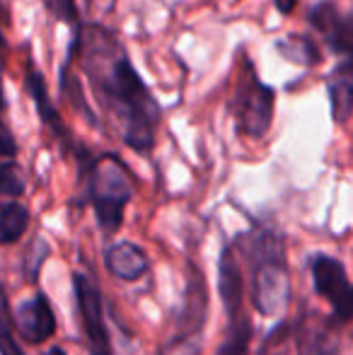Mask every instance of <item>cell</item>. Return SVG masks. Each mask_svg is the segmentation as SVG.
Here are the masks:
<instances>
[{"label":"cell","mask_w":353,"mask_h":355,"mask_svg":"<svg viewBox=\"0 0 353 355\" xmlns=\"http://www.w3.org/2000/svg\"><path fill=\"white\" fill-rule=\"evenodd\" d=\"M85 73L104 123L133 153L150 155L160 126V104L128 58L123 44L99 24H80L68 49Z\"/></svg>","instance_id":"cell-1"},{"label":"cell","mask_w":353,"mask_h":355,"mask_svg":"<svg viewBox=\"0 0 353 355\" xmlns=\"http://www.w3.org/2000/svg\"><path fill=\"white\" fill-rule=\"evenodd\" d=\"M250 268V300L261 317H283L293 300L286 237L276 227L255 225L242 249Z\"/></svg>","instance_id":"cell-2"},{"label":"cell","mask_w":353,"mask_h":355,"mask_svg":"<svg viewBox=\"0 0 353 355\" xmlns=\"http://www.w3.org/2000/svg\"><path fill=\"white\" fill-rule=\"evenodd\" d=\"M136 193V182L128 167L107 153L85 162V201L92 206L104 237H114L123 225V213Z\"/></svg>","instance_id":"cell-3"},{"label":"cell","mask_w":353,"mask_h":355,"mask_svg":"<svg viewBox=\"0 0 353 355\" xmlns=\"http://www.w3.org/2000/svg\"><path fill=\"white\" fill-rule=\"evenodd\" d=\"M218 293L225 309L227 327L221 346L216 348V355H247L255 336V322L245 309V278L230 244L223 247L218 259Z\"/></svg>","instance_id":"cell-4"},{"label":"cell","mask_w":353,"mask_h":355,"mask_svg":"<svg viewBox=\"0 0 353 355\" xmlns=\"http://www.w3.org/2000/svg\"><path fill=\"white\" fill-rule=\"evenodd\" d=\"M208 322V285L201 266L187 263V285H184L182 307L172 336L157 348V355H201L203 329Z\"/></svg>","instance_id":"cell-5"},{"label":"cell","mask_w":353,"mask_h":355,"mask_svg":"<svg viewBox=\"0 0 353 355\" xmlns=\"http://www.w3.org/2000/svg\"><path fill=\"white\" fill-rule=\"evenodd\" d=\"M242 71H237V85L232 92V114H235L237 131L247 138H264L273 123L276 92L259 80L250 58L242 56Z\"/></svg>","instance_id":"cell-6"},{"label":"cell","mask_w":353,"mask_h":355,"mask_svg":"<svg viewBox=\"0 0 353 355\" xmlns=\"http://www.w3.org/2000/svg\"><path fill=\"white\" fill-rule=\"evenodd\" d=\"M310 276L315 293L329 304L334 324L346 327L353 317V285L346 266L336 257L317 252L310 257Z\"/></svg>","instance_id":"cell-7"},{"label":"cell","mask_w":353,"mask_h":355,"mask_svg":"<svg viewBox=\"0 0 353 355\" xmlns=\"http://www.w3.org/2000/svg\"><path fill=\"white\" fill-rule=\"evenodd\" d=\"M73 293H76L78 317L85 331V341L89 355H114L112 336H109L107 322H104V300L97 283L89 273L76 271L73 273Z\"/></svg>","instance_id":"cell-8"},{"label":"cell","mask_w":353,"mask_h":355,"mask_svg":"<svg viewBox=\"0 0 353 355\" xmlns=\"http://www.w3.org/2000/svg\"><path fill=\"white\" fill-rule=\"evenodd\" d=\"M291 341L295 343V355H341L339 324L310 309H305L295 327H291Z\"/></svg>","instance_id":"cell-9"},{"label":"cell","mask_w":353,"mask_h":355,"mask_svg":"<svg viewBox=\"0 0 353 355\" xmlns=\"http://www.w3.org/2000/svg\"><path fill=\"white\" fill-rule=\"evenodd\" d=\"M12 327L17 338H22L24 343H32V346H39V343L49 341V338L56 334V314H53V307L49 302L46 293L39 290L37 295H32L29 300H24L12 314Z\"/></svg>","instance_id":"cell-10"},{"label":"cell","mask_w":353,"mask_h":355,"mask_svg":"<svg viewBox=\"0 0 353 355\" xmlns=\"http://www.w3.org/2000/svg\"><path fill=\"white\" fill-rule=\"evenodd\" d=\"M310 22L322 34L332 51L351 58V17L341 12L336 3H329V0L317 3L310 10Z\"/></svg>","instance_id":"cell-11"},{"label":"cell","mask_w":353,"mask_h":355,"mask_svg":"<svg viewBox=\"0 0 353 355\" xmlns=\"http://www.w3.org/2000/svg\"><path fill=\"white\" fill-rule=\"evenodd\" d=\"M104 266L119 281L136 283L148 273L150 261H148V254L138 244L121 239V242L107 247V252H104Z\"/></svg>","instance_id":"cell-12"},{"label":"cell","mask_w":353,"mask_h":355,"mask_svg":"<svg viewBox=\"0 0 353 355\" xmlns=\"http://www.w3.org/2000/svg\"><path fill=\"white\" fill-rule=\"evenodd\" d=\"M24 85H27L29 94H32L34 104H37L39 116H42L44 126H46L49 131H51L53 136L58 138V141L66 145V150L76 148V141L71 138V133H68V128L63 126V121H61V116H58V112L53 109L51 97H49V92H46V83H44L42 73H39L34 66H29L27 78H24Z\"/></svg>","instance_id":"cell-13"},{"label":"cell","mask_w":353,"mask_h":355,"mask_svg":"<svg viewBox=\"0 0 353 355\" xmlns=\"http://www.w3.org/2000/svg\"><path fill=\"white\" fill-rule=\"evenodd\" d=\"M353 75H351V58H341L339 66L332 71L327 80V92L332 102V116L336 123H346L351 114V99H353Z\"/></svg>","instance_id":"cell-14"},{"label":"cell","mask_w":353,"mask_h":355,"mask_svg":"<svg viewBox=\"0 0 353 355\" xmlns=\"http://www.w3.org/2000/svg\"><path fill=\"white\" fill-rule=\"evenodd\" d=\"M29 227V211L17 201L0 206V244H15Z\"/></svg>","instance_id":"cell-15"},{"label":"cell","mask_w":353,"mask_h":355,"mask_svg":"<svg viewBox=\"0 0 353 355\" xmlns=\"http://www.w3.org/2000/svg\"><path fill=\"white\" fill-rule=\"evenodd\" d=\"M276 49L281 51L283 58L293 63H300V66H315L320 63V49H317L315 39L307 37V34H288L281 42L276 44Z\"/></svg>","instance_id":"cell-16"},{"label":"cell","mask_w":353,"mask_h":355,"mask_svg":"<svg viewBox=\"0 0 353 355\" xmlns=\"http://www.w3.org/2000/svg\"><path fill=\"white\" fill-rule=\"evenodd\" d=\"M291 322H278L264 336L257 355H291Z\"/></svg>","instance_id":"cell-17"},{"label":"cell","mask_w":353,"mask_h":355,"mask_svg":"<svg viewBox=\"0 0 353 355\" xmlns=\"http://www.w3.org/2000/svg\"><path fill=\"white\" fill-rule=\"evenodd\" d=\"M0 193L8 198H19L24 193V174L15 159L0 162Z\"/></svg>","instance_id":"cell-18"},{"label":"cell","mask_w":353,"mask_h":355,"mask_svg":"<svg viewBox=\"0 0 353 355\" xmlns=\"http://www.w3.org/2000/svg\"><path fill=\"white\" fill-rule=\"evenodd\" d=\"M49 252H51V247H49L46 239H34L27 247V254H24V273H27V278L32 283L39 281V271H42L44 261L49 259Z\"/></svg>","instance_id":"cell-19"},{"label":"cell","mask_w":353,"mask_h":355,"mask_svg":"<svg viewBox=\"0 0 353 355\" xmlns=\"http://www.w3.org/2000/svg\"><path fill=\"white\" fill-rule=\"evenodd\" d=\"M53 10L58 12V17L68 19V22H76V0H49Z\"/></svg>","instance_id":"cell-20"},{"label":"cell","mask_w":353,"mask_h":355,"mask_svg":"<svg viewBox=\"0 0 353 355\" xmlns=\"http://www.w3.org/2000/svg\"><path fill=\"white\" fill-rule=\"evenodd\" d=\"M295 3L298 0H273V5H276L281 15H291L293 8H295Z\"/></svg>","instance_id":"cell-21"},{"label":"cell","mask_w":353,"mask_h":355,"mask_svg":"<svg viewBox=\"0 0 353 355\" xmlns=\"http://www.w3.org/2000/svg\"><path fill=\"white\" fill-rule=\"evenodd\" d=\"M44 355H68V353H66V351H63V348L53 346V348H49V351H46V353H44Z\"/></svg>","instance_id":"cell-22"}]
</instances>
